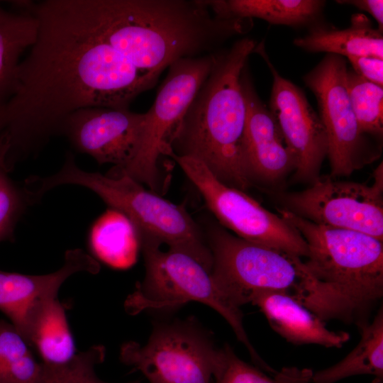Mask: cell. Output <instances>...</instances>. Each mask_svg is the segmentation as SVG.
I'll return each mask as SVG.
<instances>
[{"label": "cell", "mask_w": 383, "mask_h": 383, "mask_svg": "<svg viewBox=\"0 0 383 383\" xmlns=\"http://www.w3.org/2000/svg\"><path fill=\"white\" fill-rule=\"evenodd\" d=\"M35 43L21 60L15 90L0 107V135L9 140L10 170L58 135L63 120L86 107L128 109L158 76L141 71L94 29L78 0L29 2Z\"/></svg>", "instance_id": "obj_1"}, {"label": "cell", "mask_w": 383, "mask_h": 383, "mask_svg": "<svg viewBox=\"0 0 383 383\" xmlns=\"http://www.w3.org/2000/svg\"><path fill=\"white\" fill-rule=\"evenodd\" d=\"M96 33L137 69L160 75L174 62L212 53L251 19L220 18L202 1L78 0Z\"/></svg>", "instance_id": "obj_2"}, {"label": "cell", "mask_w": 383, "mask_h": 383, "mask_svg": "<svg viewBox=\"0 0 383 383\" xmlns=\"http://www.w3.org/2000/svg\"><path fill=\"white\" fill-rule=\"evenodd\" d=\"M279 215L307 244L306 260L295 257V299L321 320L366 322L383 296V243L370 235L319 225L282 208Z\"/></svg>", "instance_id": "obj_3"}, {"label": "cell", "mask_w": 383, "mask_h": 383, "mask_svg": "<svg viewBox=\"0 0 383 383\" xmlns=\"http://www.w3.org/2000/svg\"><path fill=\"white\" fill-rule=\"evenodd\" d=\"M255 42L243 38L215 53L203 83L170 144L171 151L203 162L224 184L245 191L250 185L245 169L247 110L241 75Z\"/></svg>", "instance_id": "obj_4"}, {"label": "cell", "mask_w": 383, "mask_h": 383, "mask_svg": "<svg viewBox=\"0 0 383 383\" xmlns=\"http://www.w3.org/2000/svg\"><path fill=\"white\" fill-rule=\"evenodd\" d=\"M37 200L61 185L86 187L97 194L111 209L123 213L133 224L140 240H150L184 252L211 271V250L203 234L186 209L148 191L126 173L113 168L108 174L82 170L72 153L56 173L26 179Z\"/></svg>", "instance_id": "obj_5"}, {"label": "cell", "mask_w": 383, "mask_h": 383, "mask_svg": "<svg viewBox=\"0 0 383 383\" xmlns=\"http://www.w3.org/2000/svg\"><path fill=\"white\" fill-rule=\"evenodd\" d=\"M145 259V274L126 298L127 313L136 315L145 310H170L189 301L210 306L228 323L238 340L248 350L260 368L267 365L257 353L245 331L243 313L221 291L211 271L192 255L172 248H162L150 240L140 241Z\"/></svg>", "instance_id": "obj_6"}, {"label": "cell", "mask_w": 383, "mask_h": 383, "mask_svg": "<svg viewBox=\"0 0 383 383\" xmlns=\"http://www.w3.org/2000/svg\"><path fill=\"white\" fill-rule=\"evenodd\" d=\"M215 53L179 59L169 66L155 101L145 113L137 150L121 171L152 192L159 188V160L171 151V141L194 97L208 77Z\"/></svg>", "instance_id": "obj_7"}, {"label": "cell", "mask_w": 383, "mask_h": 383, "mask_svg": "<svg viewBox=\"0 0 383 383\" xmlns=\"http://www.w3.org/2000/svg\"><path fill=\"white\" fill-rule=\"evenodd\" d=\"M222 353L191 319L157 323L145 345L124 343L120 359L149 383H211Z\"/></svg>", "instance_id": "obj_8"}, {"label": "cell", "mask_w": 383, "mask_h": 383, "mask_svg": "<svg viewBox=\"0 0 383 383\" xmlns=\"http://www.w3.org/2000/svg\"><path fill=\"white\" fill-rule=\"evenodd\" d=\"M167 156L178 163L219 222L238 237L290 256L306 257V241L279 215L266 209L244 191L220 181L201 161L172 152Z\"/></svg>", "instance_id": "obj_9"}, {"label": "cell", "mask_w": 383, "mask_h": 383, "mask_svg": "<svg viewBox=\"0 0 383 383\" xmlns=\"http://www.w3.org/2000/svg\"><path fill=\"white\" fill-rule=\"evenodd\" d=\"M208 234L211 274L234 306L240 308L250 303L262 292L295 291L299 282L297 257L245 240L218 226H212Z\"/></svg>", "instance_id": "obj_10"}, {"label": "cell", "mask_w": 383, "mask_h": 383, "mask_svg": "<svg viewBox=\"0 0 383 383\" xmlns=\"http://www.w3.org/2000/svg\"><path fill=\"white\" fill-rule=\"evenodd\" d=\"M372 185L319 177L279 196L284 209L313 223L359 231L383 241L382 163Z\"/></svg>", "instance_id": "obj_11"}, {"label": "cell", "mask_w": 383, "mask_h": 383, "mask_svg": "<svg viewBox=\"0 0 383 383\" xmlns=\"http://www.w3.org/2000/svg\"><path fill=\"white\" fill-rule=\"evenodd\" d=\"M347 70L344 57L327 54L304 77L316 97L318 114L326 133L333 177L349 176L367 162L363 157L365 135L359 128L348 93Z\"/></svg>", "instance_id": "obj_12"}, {"label": "cell", "mask_w": 383, "mask_h": 383, "mask_svg": "<svg viewBox=\"0 0 383 383\" xmlns=\"http://www.w3.org/2000/svg\"><path fill=\"white\" fill-rule=\"evenodd\" d=\"M258 48L272 75L269 109L296 160L294 179L311 184L320 177L322 162L327 156L324 126L304 93L280 75L265 52Z\"/></svg>", "instance_id": "obj_13"}, {"label": "cell", "mask_w": 383, "mask_h": 383, "mask_svg": "<svg viewBox=\"0 0 383 383\" xmlns=\"http://www.w3.org/2000/svg\"><path fill=\"white\" fill-rule=\"evenodd\" d=\"M145 114L128 109L86 107L68 115L58 135L65 136L78 152L99 164L123 168L133 157L143 131Z\"/></svg>", "instance_id": "obj_14"}, {"label": "cell", "mask_w": 383, "mask_h": 383, "mask_svg": "<svg viewBox=\"0 0 383 383\" xmlns=\"http://www.w3.org/2000/svg\"><path fill=\"white\" fill-rule=\"evenodd\" d=\"M244 70L241 85L247 110L245 173L251 184L253 182L275 183L295 171L296 160L275 118L260 99Z\"/></svg>", "instance_id": "obj_15"}, {"label": "cell", "mask_w": 383, "mask_h": 383, "mask_svg": "<svg viewBox=\"0 0 383 383\" xmlns=\"http://www.w3.org/2000/svg\"><path fill=\"white\" fill-rule=\"evenodd\" d=\"M96 260L80 248L68 250L63 265L57 271L40 275L0 270V311L21 333L31 308L40 301L57 296L63 282L79 272L97 274Z\"/></svg>", "instance_id": "obj_16"}, {"label": "cell", "mask_w": 383, "mask_h": 383, "mask_svg": "<svg viewBox=\"0 0 383 383\" xmlns=\"http://www.w3.org/2000/svg\"><path fill=\"white\" fill-rule=\"evenodd\" d=\"M250 303L260 309L275 332L294 345L340 348L350 339L347 332L328 329L323 321L302 306L290 292H260Z\"/></svg>", "instance_id": "obj_17"}, {"label": "cell", "mask_w": 383, "mask_h": 383, "mask_svg": "<svg viewBox=\"0 0 383 383\" xmlns=\"http://www.w3.org/2000/svg\"><path fill=\"white\" fill-rule=\"evenodd\" d=\"M48 365H60L76 355L63 305L57 296L44 299L30 310L20 333Z\"/></svg>", "instance_id": "obj_18"}, {"label": "cell", "mask_w": 383, "mask_h": 383, "mask_svg": "<svg viewBox=\"0 0 383 383\" xmlns=\"http://www.w3.org/2000/svg\"><path fill=\"white\" fill-rule=\"evenodd\" d=\"M294 44L308 52H326L343 57L369 55L383 59L382 32L373 28L363 14L351 17L350 26L337 29L318 23L309 33L294 40Z\"/></svg>", "instance_id": "obj_19"}, {"label": "cell", "mask_w": 383, "mask_h": 383, "mask_svg": "<svg viewBox=\"0 0 383 383\" xmlns=\"http://www.w3.org/2000/svg\"><path fill=\"white\" fill-rule=\"evenodd\" d=\"M214 16L225 19L257 18L276 25L298 26L318 23L326 1L320 0L202 1Z\"/></svg>", "instance_id": "obj_20"}, {"label": "cell", "mask_w": 383, "mask_h": 383, "mask_svg": "<svg viewBox=\"0 0 383 383\" xmlns=\"http://www.w3.org/2000/svg\"><path fill=\"white\" fill-rule=\"evenodd\" d=\"M89 245L101 262L125 270L135 263L140 240L131 221L121 212L109 208L92 224Z\"/></svg>", "instance_id": "obj_21"}, {"label": "cell", "mask_w": 383, "mask_h": 383, "mask_svg": "<svg viewBox=\"0 0 383 383\" xmlns=\"http://www.w3.org/2000/svg\"><path fill=\"white\" fill-rule=\"evenodd\" d=\"M8 11L0 6V107L14 92L23 53L35 43L38 22L28 9Z\"/></svg>", "instance_id": "obj_22"}, {"label": "cell", "mask_w": 383, "mask_h": 383, "mask_svg": "<svg viewBox=\"0 0 383 383\" xmlns=\"http://www.w3.org/2000/svg\"><path fill=\"white\" fill-rule=\"evenodd\" d=\"M361 339L357 346L337 364L313 374L311 383H335L344 378L370 374L374 383L383 382V311L372 322L358 325Z\"/></svg>", "instance_id": "obj_23"}, {"label": "cell", "mask_w": 383, "mask_h": 383, "mask_svg": "<svg viewBox=\"0 0 383 383\" xmlns=\"http://www.w3.org/2000/svg\"><path fill=\"white\" fill-rule=\"evenodd\" d=\"M10 323L0 320V383H38L42 363Z\"/></svg>", "instance_id": "obj_24"}, {"label": "cell", "mask_w": 383, "mask_h": 383, "mask_svg": "<svg viewBox=\"0 0 383 383\" xmlns=\"http://www.w3.org/2000/svg\"><path fill=\"white\" fill-rule=\"evenodd\" d=\"M214 383H311L313 371L308 368L284 367L272 377L240 359L228 345L222 348Z\"/></svg>", "instance_id": "obj_25"}, {"label": "cell", "mask_w": 383, "mask_h": 383, "mask_svg": "<svg viewBox=\"0 0 383 383\" xmlns=\"http://www.w3.org/2000/svg\"><path fill=\"white\" fill-rule=\"evenodd\" d=\"M346 84L351 106L362 133L380 137L383 132V87L348 69Z\"/></svg>", "instance_id": "obj_26"}, {"label": "cell", "mask_w": 383, "mask_h": 383, "mask_svg": "<svg viewBox=\"0 0 383 383\" xmlns=\"http://www.w3.org/2000/svg\"><path fill=\"white\" fill-rule=\"evenodd\" d=\"M9 140L0 135V242L13 241L17 223L27 207L34 203L24 186L18 185L9 176L6 164Z\"/></svg>", "instance_id": "obj_27"}, {"label": "cell", "mask_w": 383, "mask_h": 383, "mask_svg": "<svg viewBox=\"0 0 383 383\" xmlns=\"http://www.w3.org/2000/svg\"><path fill=\"white\" fill-rule=\"evenodd\" d=\"M105 354L104 346L98 345L76 354L65 364L42 363L38 383H108L100 379L95 372L96 365L104 360Z\"/></svg>", "instance_id": "obj_28"}, {"label": "cell", "mask_w": 383, "mask_h": 383, "mask_svg": "<svg viewBox=\"0 0 383 383\" xmlns=\"http://www.w3.org/2000/svg\"><path fill=\"white\" fill-rule=\"evenodd\" d=\"M353 70L360 77L383 87V59L374 56L347 57Z\"/></svg>", "instance_id": "obj_29"}, {"label": "cell", "mask_w": 383, "mask_h": 383, "mask_svg": "<svg viewBox=\"0 0 383 383\" xmlns=\"http://www.w3.org/2000/svg\"><path fill=\"white\" fill-rule=\"evenodd\" d=\"M338 4L350 5L370 13L378 24L377 29L382 32L383 28V1L382 0H340Z\"/></svg>", "instance_id": "obj_30"}, {"label": "cell", "mask_w": 383, "mask_h": 383, "mask_svg": "<svg viewBox=\"0 0 383 383\" xmlns=\"http://www.w3.org/2000/svg\"><path fill=\"white\" fill-rule=\"evenodd\" d=\"M129 383H140V382H129Z\"/></svg>", "instance_id": "obj_31"}]
</instances>
